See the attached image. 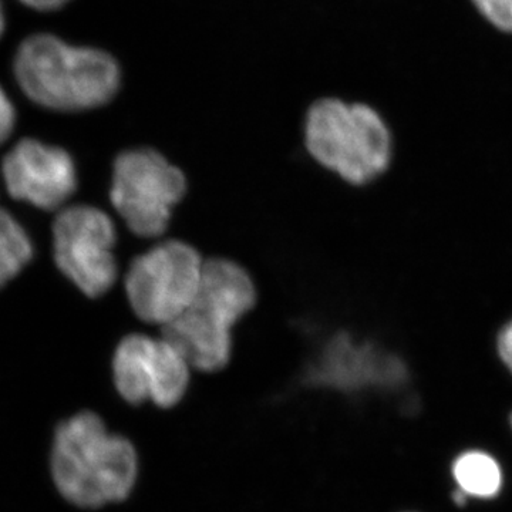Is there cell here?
Here are the masks:
<instances>
[{"label":"cell","instance_id":"1","mask_svg":"<svg viewBox=\"0 0 512 512\" xmlns=\"http://www.w3.org/2000/svg\"><path fill=\"white\" fill-rule=\"evenodd\" d=\"M50 473L64 501L82 511L103 510L124 503L136 490L140 454L99 413L84 409L57 426Z\"/></svg>","mask_w":512,"mask_h":512},{"label":"cell","instance_id":"2","mask_svg":"<svg viewBox=\"0 0 512 512\" xmlns=\"http://www.w3.org/2000/svg\"><path fill=\"white\" fill-rule=\"evenodd\" d=\"M259 289L247 266L225 255L205 259L200 289L187 311L158 330L197 375H217L232 362L235 330L256 311Z\"/></svg>","mask_w":512,"mask_h":512},{"label":"cell","instance_id":"3","mask_svg":"<svg viewBox=\"0 0 512 512\" xmlns=\"http://www.w3.org/2000/svg\"><path fill=\"white\" fill-rule=\"evenodd\" d=\"M302 146L326 173L360 188L387 173L394 141L389 124L375 107L326 96L312 101L305 111Z\"/></svg>","mask_w":512,"mask_h":512},{"label":"cell","instance_id":"4","mask_svg":"<svg viewBox=\"0 0 512 512\" xmlns=\"http://www.w3.org/2000/svg\"><path fill=\"white\" fill-rule=\"evenodd\" d=\"M15 74L33 103L63 113L101 109L121 89V67L110 53L45 33L19 46Z\"/></svg>","mask_w":512,"mask_h":512},{"label":"cell","instance_id":"5","mask_svg":"<svg viewBox=\"0 0 512 512\" xmlns=\"http://www.w3.org/2000/svg\"><path fill=\"white\" fill-rule=\"evenodd\" d=\"M188 192L187 173L160 148L143 144L114 156L107 195L133 237L160 241L173 228L175 212Z\"/></svg>","mask_w":512,"mask_h":512},{"label":"cell","instance_id":"6","mask_svg":"<svg viewBox=\"0 0 512 512\" xmlns=\"http://www.w3.org/2000/svg\"><path fill=\"white\" fill-rule=\"evenodd\" d=\"M205 259L200 248L183 238L160 239L134 256L123 279L134 319L161 330L180 318L200 289Z\"/></svg>","mask_w":512,"mask_h":512},{"label":"cell","instance_id":"7","mask_svg":"<svg viewBox=\"0 0 512 512\" xmlns=\"http://www.w3.org/2000/svg\"><path fill=\"white\" fill-rule=\"evenodd\" d=\"M52 234L57 268L86 298H103L117 285L119 229L109 212L96 205H67L57 212Z\"/></svg>","mask_w":512,"mask_h":512},{"label":"cell","instance_id":"8","mask_svg":"<svg viewBox=\"0 0 512 512\" xmlns=\"http://www.w3.org/2000/svg\"><path fill=\"white\" fill-rule=\"evenodd\" d=\"M110 369L117 396L131 407L151 403L157 409H175L194 379V370L170 342L158 332L140 329L119 340Z\"/></svg>","mask_w":512,"mask_h":512},{"label":"cell","instance_id":"9","mask_svg":"<svg viewBox=\"0 0 512 512\" xmlns=\"http://www.w3.org/2000/svg\"><path fill=\"white\" fill-rule=\"evenodd\" d=\"M2 173L10 197L43 211L63 210L79 187L73 157L33 138L19 141L6 154Z\"/></svg>","mask_w":512,"mask_h":512},{"label":"cell","instance_id":"10","mask_svg":"<svg viewBox=\"0 0 512 512\" xmlns=\"http://www.w3.org/2000/svg\"><path fill=\"white\" fill-rule=\"evenodd\" d=\"M450 473L456 490L470 501L494 500L503 491V466L497 457L481 448H470L458 454L451 463Z\"/></svg>","mask_w":512,"mask_h":512},{"label":"cell","instance_id":"11","mask_svg":"<svg viewBox=\"0 0 512 512\" xmlns=\"http://www.w3.org/2000/svg\"><path fill=\"white\" fill-rule=\"evenodd\" d=\"M33 256V245L25 228L0 208V288L8 285Z\"/></svg>","mask_w":512,"mask_h":512},{"label":"cell","instance_id":"12","mask_svg":"<svg viewBox=\"0 0 512 512\" xmlns=\"http://www.w3.org/2000/svg\"><path fill=\"white\" fill-rule=\"evenodd\" d=\"M473 3L494 28L512 35V0H473Z\"/></svg>","mask_w":512,"mask_h":512},{"label":"cell","instance_id":"13","mask_svg":"<svg viewBox=\"0 0 512 512\" xmlns=\"http://www.w3.org/2000/svg\"><path fill=\"white\" fill-rule=\"evenodd\" d=\"M495 355L504 372L512 377V318L495 335Z\"/></svg>","mask_w":512,"mask_h":512},{"label":"cell","instance_id":"14","mask_svg":"<svg viewBox=\"0 0 512 512\" xmlns=\"http://www.w3.org/2000/svg\"><path fill=\"white\" fill-rule=\"evenodd\" d=\"M15 109L12 101L6 96L5 90L0 87V146L5 143L15 128Z\"/></svg>","mask_w":512,"mask_h":512},{"label":"cell","instance_id":"15","mask_svg":"<svg viewBox=\"0 0 512 512\" xmlns=\"http://www.w3.org/2000/svg\"><path fill=\"white\" fill-rule=\"evenodd\" d=\"M25 3L29 8L42 10V12H50V10H56L62 8L70 0H20Z\"/></svg>","mask_w":512,"mask_h":512},{"label":"cell","instance_id":"16","mask_svg":"<svg viewBox=\"0 0 512 512\" xmlns=\"http://www.w3.org/2000/svg\"><path fill=\"white\" fill-rule=\"evenodd\" d=\"M5 29V18H3L2 0H0V37L3 35Z\"/></svg>","mask_w":512,"mask_h":512},{"label":"cell","instance_id":"17","mask_svg":"<svg viewBox=\"0 0 512 512\" xmlns=\"http://www.w3.org/2000/svg\"><path fill=\"white\" fill-rule=\"evenodd\" d=\"M413 93H424V92H413ZM407 94H412V93H407ZM403 96H406V94H403ZM399 97H402V96H399ZM399 97H396V99H399ZM396 99H394V100H396ZM392 101H390V103H392ZM387 104H389V103H387ZM387 104H386V106H387ZM386 106H384V107H386ZM382 109H383V107H382ZM382 109H380V110H382Z\"/></svg>","mask_w":512,"mask_h":512},{"label":"cell","instance_id":"18","mask_svg":"<svg viewBox=\"0 0 512 512\" xmlns=\"http://www.w3.org/2000/svg\"><path fill=\"white\" fill-rule=\"evenodd\" d=\"M510 426H511V430H512V413H511V416H510Z\"/></svg>","mask_w":512,"mask_h":512},{"label":"cell","instance_id":"19","mask_svg":"<svg viewBox=\"0 0 512 512\" xmlns=\"http://www.w3.org/2000/svg\"><path fill=\"white\" fill-rule=\"evenodd\" d=\"M404 512H416V511H404Z\"/></svg>","mask_w":512,"mask_h":512}]
</instances>
